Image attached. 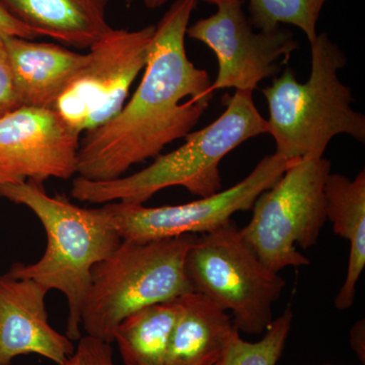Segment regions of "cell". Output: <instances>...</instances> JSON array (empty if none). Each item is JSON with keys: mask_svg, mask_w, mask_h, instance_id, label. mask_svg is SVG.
<instances>
[{"mask_svg": "<svg viewBox=\"0 0 365 365\" xmlns=\"http://www.w3.org/2000/svg\"><path fill=\"white\" fill-rule=\"evenodd\" d=\"M198 0H175L155 26L143 78L130 100L81 138L78 175L109 181L157 158L196 127L215 91L210 76L189 59L187 30Z\"/></svg>", "mask_w": 365, "mask_h": 365, "instance_id": "obj_1", "label": "cell"}, {"mask_svg": "<svg viewBox=\"0 0 365 365\" xmlns=\"http://www.w3.org/2000/svg\"><path fill=\"white\" fill-rule=\"evenodd\" d=\"M0 196L30 209L47 235L39 261L14 263L7 272L64 294L68 307L66 334L81 338V311L91 287V271L122 242L104 207L83 208L64 196H50L42 182L26 181L0 187Z\"/></svg>", "mask_w": 365, "mask_h": 365, "instance_id": "obj_2", "label": "cell"}, {"mask_svg": "<svg viewBox=\"0 0 365 365\" xmlns=\"http://www.w3.org/2000/svg\"><path fill=\"white\" fill-rule=\"evenodd\" d=\"M222 102L225 111L217 119L190 132L182 146L158 155L145 169L109 181L76 177L72 198L93 204H144L170 187H182L200 198L222 191L220 163L223 158L247 140L268 134L267 120L257 109L253 91H235Z\"/></svg>", "mask_w": 365, "mask_h": 365, "instance_id": "obj_3", "label": "cell"}, {"mask_svg": "<svg viewBox=\"0 0 365 365\" xmlns=\"http://www.w3.org/2000/svg\"><path fill=\"white\" fill-rule=\"evenodd\" d=\"M311 74L297 81L287 67L262 90L269 109L268 134L276 155L288 163L304 158H323L331 140L347 134L365 143V117L354 111L351 88L339 78L347 63L344 53L326 33L311 43Z\"/></svg>", "mask_w": 365, "mask_h": 365, "instance_id": "obj_4", "label": "cell"}, {"mask_svg": "<svg viewBox=\"0 0 365 365\" xmlns=\"http://www.w3.org/2000/svg\"><path fill=\"white\" fill-rule=\"evenodd\" d=\"M196 235L150 242L122 240L91 271L81 319L86 335L112 344L117 327L134 312L193 292L185 259Z\"/></svg>", "mask_w": 365, "mask_h": 365, "instance_id": "obj_5", "label": "cell"}, {"mask_svg": "<svg viewBox=\"0 0 365 365\" xmlns=\"http://www.w3.org/2000/svg\"><path fill=\"white\" fill-rule=\"evenodd\" d=\"M199 235L185 259L192 290L232 312L239 332L265 333L287 281L257 257L234 222Z\"/></svg>", "mask_w": 365, "mask_h": 365, "instance_id": "obj_6", "label": "cell"}, {"mask_svg": "<svg viewBox=\"0 0 365 365\" xmlns=\"http://www.w3.org/2000/svg\"><path fill=\"white\" fill-rule=\"evenodd\" d=\"M330 174L327 158L294 160L255 201L251 220L240 232L274 272L311 264L297 248L309 249L318 242L327 222L325 184Z\"/></svg>", "mask_w": 365, "mask_h": 365, "instance_id": "obj_7", "label": "cell"}, {"mask_svg": "<svg viewBox=\"0 0 365 365\" xmlns=\"http://www.w3.org/2000/svg\"><path fill=\"white\" fill-rule=\"evenodd\" d=\"M155 25L138 30L111 29L90 47L88 62L53 110L79 134L114 117L145 68Z\"/></svg>", "mask_w": 365, "mask_h": 365, "instance_id": "obj_8", "label": "cell"}, {"mask_svg": "<svg viewBox=\"0 0 365 365\" xmlns=\"http://www.w3.org/2000/svg\"><path fill=\"white\" fill-rule=\"evenodd\" d=\"M287 165V160L276 153L266 155L235 186L180 205L148 207L144 204L111 202L103 207L125 241L150 242L208 234L230 225L235 213L251 210L262 192L280 179Z\"/></svg>", "mask_w": 365, "mask_h": 365, "instance_id": "obj_9", "label": "cell"}, {"mask_svg": "<svg viewBox=\"0 0 365 365\" xmlns=\"http://www.w3.org/2000/svg\"><path fill=\"white\" fill-rule=\"evenodd\" d=\"M204 1L215 4L217 11L189 26L187 36L207 46L217 58L213 91L235 88L254 93L262 81L280 74L281 58L287 63L299 48L288 29L279 26L272 32H255L242 9L244 0Z\"/></svg>", "mask_w": 365, "mask_h": 365, "instance_id": "obj_10", "label": "cell"}, {"mask_svg": "<svg viewBox=\"0 0 365 365\" xmlns=\"http://www.w3.org/2000/svg\"><path fill=\"white\" fill-rule=\"evenodd\" d=\"M81 136L53 109L21 106L0 115V187L71 179Z\"/></svg>", "mask_w": 365, "mask_h": 365, "instance_id": "obj_11", "label": "cell"}, {"mask_svg": "<svg viewBox=\"0 0 365 365\" xmlns=\"http://www.w3.org/2000/svg\"><path fill=\"white\" fill-rule=\"evenodd\" d=\"M48 292L32 279L0 273V365L32 353L62 365L73 353L71 340L48 321Z\"/></svg>", "mask_w": 365, "mask_h": 365, "instance_id": "obj_12", "label": "cell"}, {"mask_svg": "<svg viewBox=\"0 0 365 365\" xmlns=\"http://www.w3.org/2000/svg\"><path fill=\"white\" fill-rule=\"evenodd\" d=\"M14 88L21 106L53 109L61 93L88 62V53L52 43L4 37Z\"/></svg>", "mask_w": 365, "mask_h": 365, "instance_id": "obj_13", "label": "cell"}, {"mask_svg": "<svg viewBox=\"0 0 365 365\" xmlns=\"http://www.w3.org/2000/svg\"><path fill=\"white\" fill-rule=\"evenodd\" d=\"M180 309L165 365L222 364L235 334L232 318L215 302L196 292L179 297Z\"/></svg>", "mask_w": 365, "mask_h": 365, "instance_id": "obj_14", "label": "cell"}, {"mask_svg": "<svg viewBox=\"0 0 365 365\" xmlns=\"http://www.w3.org/2000/svg\"><path fill=\"white\" fill-rule=\"evenodd\" d=\"M19 21L39 37L76 48L90 47L111 30L109 0H0Z\"/></svg>", "mask_w": 365, "mask_h": 365, "instance_id": "obj_15", "label": "cell"}, {"mask_svg": "<svg viewBox=\"0 0 365 365\" xmlns=\"http://www.w3.org/2000/svg\"><path fill=\"white\" fill-rule=\"evenodd\" d=\"M327 220L336 235L350 245L349 261L344 283L336 295L338 311L354 304L357 282L365 267V170L351 180L331 173L325 184Z\"/></svg>", "mask_w": 365, "mask_h": 365, "instance_id": "obj_16", "label": "cell"}, {"mask_svg": "<svg viewBox=\"0 0 365 365\" xmlns=\"http://www.w3.org/2000/svg\"><path fill=\"white\" fill-rule=\"evenodd\" d=\"M179 297L143 307L124 319L114 333L125 365H165L179 317Z\"/></svg>", "mask_w": 365, "mask_h": 365, "instance_id": "obj_17", "label": "cell"}, {"mask_svg": "<svg viewBox=\"0 0 365 365\" xmlns=\"http://www.w3.org/2000/svg\"><path fill=\"white\" fill-rule=\"evenodd\" d=\"M328 0H249V20L262 32H272L282 24L297 26L309 43L316 40L317 24Z\"/></svg>", "mask_w": 365, "mask_h": 365, "instance_id": "obj_18", "label": "cell"}, {"mask_svg": "<svg viewBox=\"0 0 365 365\" xmlns=\"http://www.w3.org/2000/svg\"><path fill=\"white\" fill-rule=\"evenodd\" d=\"M294 321L292 307H287L281 316L274 319L263 338L257 342L242 339L235 334L228 345L222 365H277Z\"/></svg>", "mask_w": 365, "mask_h": 365, "instance_id": "obj_19", "label": "cell"}, {"mask_svg": "<svg viewBox=\"0 0 365 365\" xmlns=\"http://www.w3.org/2000/svg\"><path fill=\"white\" fill-rule=\"evenodd\" d=\"M62 365H115L110 343L86 335Z\"/></svg>", "mask_w": 365, "mask_h": 365, "instance_id": "obj_20", "label": "cell"}, {"mask_svg": "<svg viewBox=\"0 0 365 365\" xmlns=\"http://www.w3.org/2000/svg\"><path fill=\"white\" fill-rule=\"evenodd\" d=\"M19 107H21V104L14 88L11 60L4 36L0 35V115L13 111Z\"/></svg>", "mask_w": 365, "mask_h": 365, "instance_id": "obj_21", "label": "cell"}, {"mask_svg": "<svg viewBox=\"0 0 365 365\" xmlns=\"http://www.w3.org/2000/svg\"><path fill=\"white\" fill-rule=\"evenodd\" d=\"M0 35L35 40L39 37L32 29L19 21L0 2Z\"/></svg>", "mask_w": 365, "mask_h": 365, "instance_id": "obj_22", "label": "cell"}, {"mask_svg": "<svg viewBox=\"0 0 365 365\" xmlns=\"http://www.w3.org/2000/svg\"><path fill=\"white\" fill-rule=\"evenodd\" d=\"M350 345L355 354L361 360L362 364L365 362V323L364 319H360L354 324L350 331Z\"/></svg>", "mask_w": 365, "mask_h": 365, "instance_id": "obj_23", "label": "cell"}, {"mask_svg": "<svg viewBox=\"0 0 365 365\" xmlns=\"http://www.w3.org/2000/svg\"><path fill=\"white\" fill-rule=\"evenodd\" d=\"M169 0H143L146 9H157L165 6Z\"/></svg>", "mask_w": 365, "mask_h": 365, "instance_id": "obj_24", "label": "cell"}, {"mask_svg": "<svg viewBox=\"0 0 365 365\" xmlns=\"http://www.w3.org/2000/svg\"><path fill=\"white\" fill-rule=\"evenodd\" d=\"M123 1L126 2V4H128V6H130V4H132V2L134 1V0H123Z\"/></svg>", "mask_w": 365, "mask_h": 365, "instance_id": "obj_25", "label": "cell"}, {"mask_svg": "<svg viewBox=\"0 0 365 365\" xmlns=\"http://www.w3.org/2000/svg\"><path fill=\"white\" fill-rule=\"evenodd\" d=\"M325 365H342V364H325Z\"/></svg>", "mask_w": 365, "mask_h": 365, "instance_id": "obj_26", "label": "cell"}, {"mask_svg": "<svg viewBox=\"0 0 365 365\" xmlns=\"http://www.w3.org/2000/svg\"><path fill=\"white\" fill-rule=\"evenodd\" d=\"M217 365H222V364H217Z\"/></svg>", "mask_w": 365, "mask_h": 365, "instance_id": "obj_27", "label": "cell"}]
</instances>
